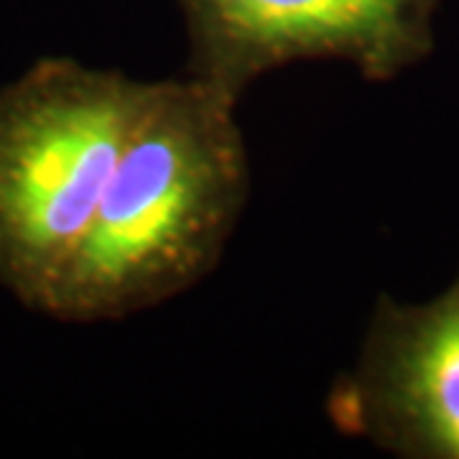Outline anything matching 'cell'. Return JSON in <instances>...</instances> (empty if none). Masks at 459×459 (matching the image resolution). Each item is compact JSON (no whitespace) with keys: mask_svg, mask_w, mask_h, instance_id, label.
Returning <instances> with one entry per match:
<instances>
[{"mask_svg":"<svg viewBox=\"0 0 459 459\" xmlns=\"http://www.w3.org/2000/svg\"><path fill=\"white\" fill-rule=\"evenodd\" d=\"M186 77L240 102L261 77L299 62H342L394 82L434 54L444 0H177Z\"/></svg>","mask_w":459,"mask_h":459,"instance_id":"3","label":"cell"},{"mask_svg":"<svg viewBox=\"0 0 459 459\" xmlns=\"http://www.w3.org/2000/svg\"><path fill=\"white\" fill-rule=\"evenodd\" d=\"M327 416L344 437L401 459H459V271L429 301L380 294Z\"/></svg>","mask_w":459,"mask_h":459,"instance_id":"4","label":"cell"},{"mask_svg":"<svg viewBox=\"0 0 459 459\" xmlns=\"http://www.w3.org/2000/svg\"><path fill=\"white\" fill-rule=\"evenodd\" d=\"M153 84L47 56L0 90V286L44 314Z\"/></svg>","mask_w":459,"mask_h":459,"instance_id":"2","label":"cell"},{"mask_svg":"<svg viewBox=\"0 0 459 459\" xmlns=\"http://www.w3.org/2000/svg\"><path fill=\"white\" fill-rule=\"evenodd\" d=\"M238 105L186 74L153 84L47 316L126 319L212 273L250 195Z\"/></svg>","mask_w":459,"mask_h":459,"instance_id":"1","label":"cell"}]
</instances>
